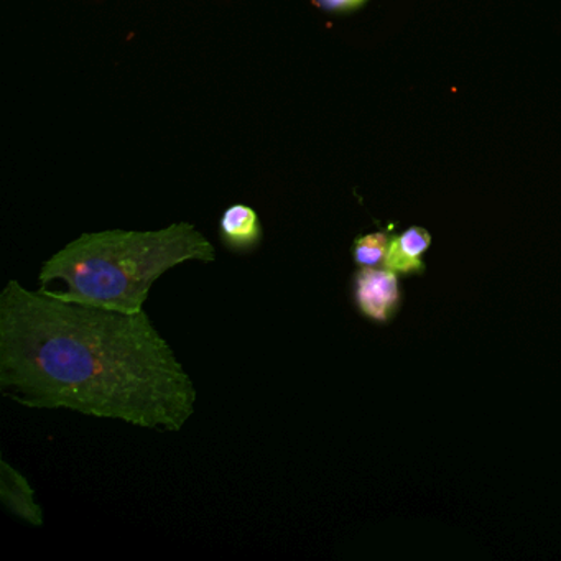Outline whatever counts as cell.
<instances>
[{
    "label": "cell",
    "mask_w": 561,
    "mask_h": 561,
    "mask_svg": "<svg viewBox=\"0 0 561 561\" xmlns=\"http://www.w3.org/2000/svg\"><path fill=\"white\" fill-rule=\"evenodd\" d=\"M0 392L27 409L70 410L180 432L198 390L147 311L70 304L9 280L0 294Z\"/></svg>",
    "instance_id": "1"
},
{
    "label": "cell",
    "mask_w": 561,
    "mask_h": 561,
    "mask_svg": "<svg viewBox=\"0 0 561 561\" xmlns=\"http://www.w3.org/2000/svg\"><path fill=\"white\" fill-rule=\"evenodd\" d=\"M215 261V245L190 222L157 231L84 232L42 264L37 290L70 304L140 313L167 272Z\"/></svg>",
    "instance_id": "2"
},
{
    "label": "cell",
    "mask_w": 561,
    "mask_h": 561,
    "mask_svg": "<svg viewBox=\"0 0 561 561\" xmlns=\"http://www.w3.org/2000/svg\"><path fill=\"white\" fill-rule=\"evenodd\" d=\"M354 304L363 317L387 323L402 304L399 274L382 267H360L354 275Z\"/></svg>",
    "instance_id": "3"
},
{
    "label": "cell",
    "mask_w": 561,
    "mask_h": 561,
    "mask_svg": "<svg viewBox=\"0 0 561 561\" xmlns=\"http://www.w3.org/2000/svg\"><path fill=\"white\" fill-rule=\"evenodd\" d=\"M0 501L15 517L32 527L44 525V511L35 499V491L28 479L8 459H0Z\"/></svg>",
    "instance_id": "4"
},
{
    "label": "cell",
    "mask_w": 561,
    "mask_h": 561,
    "mask_svg": "<svg viewBox=\"0 0 561 561\" xmlns=\"http://www.w3.org/2000/svg\"><path fill=\"white\" fill-rule=\"evenodd\" d=\"M430 245H432V234L420 226H412L402 234L390 238L382 265L399 275L423 274L425 264L422 257Z\"/></svg>",
    "instance_id": "5"
},
{
    "label": "cell",
    "mask_w": 561,
    "mask_h": 561,
    "mask_svg": "<svg viewBox=\"0 0 561 561\" xmlns=\"http://www.w3.org/2000/svg\"><path fill=\"white\" fill-rule=\"evenodd\" d=\"M219 238L232 252H249L264 238L257 213L245 205H232L219 219Z\"/></svg>",
    "instance_id": "6"
},
{
    "label": "cell",
    "mask_w": 561,
    "mask_h": 561,
    "mask_svg": "<svg viewBox=\"0 0 561 561\" xmlns=\"http://www.w3.org/2000/svg\"><path fill=\"white\" fill-rule=\"evenodd\" d=\"M389 244L390 236L387 232L360 236L354 241V262L359 267H377V265L383 264Z\"/></svg>",
    "instance_id": "7"
},
{
    "label": "cell",
    "mask_w": 561,
    "mask_h": 561,
    "mask_svg": "<svg viewBox=\"0 0 561 561\" xmlns=\"http://www.w3.org/2000/svg\"><path fill=\"white\" fill-rule=\"evenodd\" d=\"M317 2L327 11H351L359 8L366 0H317Z\"/></svg>",
    "instance_id": "8"
}]
</instances>
